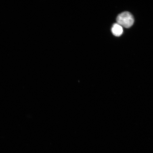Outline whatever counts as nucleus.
Masks as SVG:
<instances>
[{
	"label": "nucleus",
	"mask_w": 153,
	"mask_h": 153,
	"mask_svg": "<svg viewBox=\"0 0 153 153\" xmlns=\"http://www.w3.org/2000/svg\"><path fill=\"white\" fill-rule=\"evenodd\" d=\"M116 20L117 24L126 28L131 27L134 22L132 15L127 11L124 12L118 15Z\"/></svg>",
	"instance_id": "1"
},
{
	"label": "nucleus",
	"mask_w": 153,
	"mask_h": 153,
	"mask_svg": "<svg viewBox=\"0 0 153 153\" xmlns=\"http://www.w3.org/2000/svg\"><path fill=\"white\" fill-rule=\"evenodd\" d=\"M112 32L114 36L119 37L123 33V29L120 25L117 23L114 24L112 28Z\"/></svg>",
	"instance_id": "2"
}]
</instances>
